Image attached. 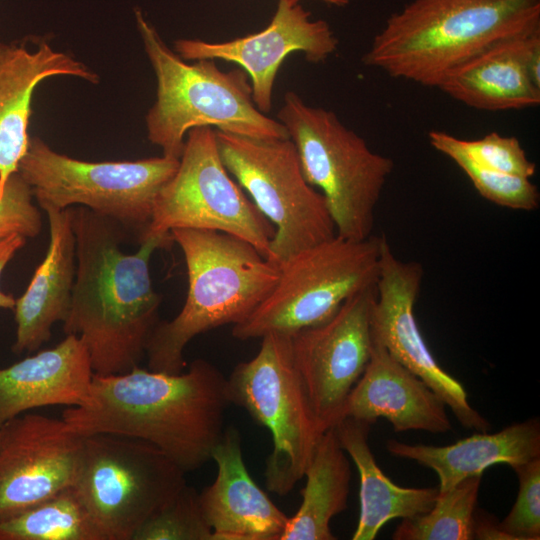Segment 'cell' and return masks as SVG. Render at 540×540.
<instances>
[{"mask_svg": "<svg viewBox=\"0 0 540 540\" xmlns=\"http://www.w3.org/2000/svg\"><path fill=\"white\" fill-rule=\"evenodd\" d=\"M230 404L227 378L197 359L177 374L139 366L93 373L85 403L66 408L62 419L80 436L113 433L149 442L188 473L212 459Z\"/></svg>", "mask_w": 540, "mask_h": 540, "instance_id": "1", "label": "cell"}, {"mask_svg": "<svg viewBox=\"0 0 540 540\" xmlns=\"http://www.w3.org/2000/svg\"><path fill=\"white\" fill-rule=\"evenodd\" d=\"M70 208L76 273L63 331L83 341L94 374L128 372L145 357L159 322L162 297L152 285L150 259L173 241L149 238L125 253L121 244L129 233L118 222L86 207Z\"/></svg>", "mask_w": 540, "mask_h": 540, "instance_id": "2", "label": "cell"}, {"mask_svg": "<svg viewBox=\"0 0 540 540\" xmlns=\"http://www.w3.org/2000/svg\"><path fill=\"white\" fill-rule=\"evenodd\" d=\"M537 29L540 0H412L387 18L362 62L437 88L476 54Z\"/></svg>", "mask_w": 540, "mask_h": 540, "instance_id": "3", "label": "cell"}, {"mask_svg": "<svg viewBox=\"0 0 540 540\" xmlns=\"http://www.w3.org/2000/svg\"><path fill=\"white\" fill-rule=\"evenodd\" d=\"M171 239L181 249L188 290L181 311L153 329L145 356L148 369L184 371V350L196 336L245 320L276 286L280 269L250 243L204 229L175 228Z\"/></svg>", "mask_w": 540, "mask_h": 540, "instance_id": "4", "label": "cell"}, {"mask_svg": "<svg viewBox=\"0 0 540 540\" xmlns=\"http://www.w3.org/2000/svg\"><path fill=\"white\" fill-rule=\"evenodd\" d=\"M137 29L156 77V99L146 117L148 140L162 155L179 159L187 133L196 127L253 139L289 138L285 127L257 109L243 69L222 71L215 60L188 63L135 10Z\"/></svg>", "mask_w": 540, "mask_h": 540, "instance_id": "5", "label": "cell"}, {"mask_svg": "<svg viewBox=\"0 0 540 540\" xmlns=\"http://www.w3.org/2000/svg\"><path fill=\"white\" fill-rule=\"evenodd\" d=\"M294 143L307 182L323 195L336 235L363 240L373 235L375 210L394 169L331 110L307 105L288 91L277 113Z\"/></svg>", "mask_w": 540, "mask_h": 540, "instance_id": "6", "label": "cell"}, {"mask_svg": "<svg viewBox=\"0 0 540 540\" xmlns=\"http://www.w3.org/2000/svg\"><path fill=\"white\" fill-rule=\"evenodd\" d=\"M179 159L89 162L53 150L30 137L17 171L42 209L82 206L118 222L140 243L157 195L175 174Z\"/></svg>", "mask_w": 540, "mask_h": 540, "instance_id": "7", "label": "cell"}, {"mask_svg": "<svg viewBox=\"0 0 540 540\" xmlns=\"http://www.w3.org/2000/svg\"><path fill=\"white\" fill-rule=\"evenodd\" d=\"M383 237L336 235L293 256L279 267L278 282L266 299L233 325V337L292 336L328 320L349 297L377 283Z\"/></svg>", "mask_w": 540, "mask_h": 540, "instance_id": "8", "label": "cell"}, {"mask_svg": "<svg viewBox=\"0 0 540 540\" xmlns=\"http://www.w3.org/2000/svg\"><path fill=\"white\" fill-rule=\"evenodd\" d=\"M185 474L149 442L95 433L83 436L72 487L107 540H133L187 484Z\"/></svg>", "mask_w": 540, "mask_h": 540, "instance_id": "9", "label": "cell"}, {"mask_svg": "<svg viewBox=\"0 0 540 540\" xmlns=\"http://www.w3.org/2000/svg\"><path fill=\"white\" fill-rule=\"evenodd\" d=\"M215 133L224 166L275 228L268 261L280 267L336 236L326 201L305 179L290 138Z\"/></svg>", "mask_w": 540, "mask_h": 540, "instance_id": "10", "label": "cell"}, {"mask_svg": "<svg viewBox=\"0 0 540 540\" xmlns=\"http://www.w3.org/2000/svg\"><path fill=\"white\" fill-rule=\"evenodd\" d=\"M257 354L227 378L231 404L268 429L273 449L266 460L267 488L289 494L304 477L322 431L296 371L291 336L269 333Z\"/></svg>", "mask_w": 540, "mask_h": 540, "instance_id": "11", "label": "cell"}, {"mask_svg": "<svg viewBox=\"0 0 540 540\" xmlns=\"http://www.w3.org/2000/svg\"><path fill=\"white\" fill-rule=\"evenodd\" d=\"M175 228L224 232L269 259L275 228L224 166L212 127L187 133L178 168L157 195L140 243L154 237L171 239Z\"/></svg>", "mask_w": 540, "mask_h": 540, "instance_id": "12", "label": "cell"}, {"mask_svg": "<svg viewBox=\"0 0 540 540\" xmlns=\"http://www.w3.org/2000/svg\"><path fill=\"white\" fill-rule=\"evenodd\" d=\"M376 284L349 297L328 320L291 336L293 362L322 432L344 418L347 398L372 352Z\"/></svg>", "mask_w": 540, "mask_h": 540, "instance_id": "13", "label": "cell"}, {"mask_svg": "<svg viewBox=\"0 0 540 540\" xmlns=\"http://www.w3.org/2000/svg\"><path fill=\"white\" fill-rule=\"evenodd\" d=\"M423 274L419 262L399 259L384 235L371 315L372 338L436 392L462 426L486 432L490 423L470 405L462 383L437 363L417 324L414 309Z\"/></svg>", "mask_w": 540, "mask_h": 540, "instance_id": "14", "label": "cell"}, {"mask_svg": "<svg viewBox=\"0 0 540 540\" xmlns=\"http://www.w3.org/2000/svg\"><path fill=\"white\" fill-rule=\"evenodd\" d=\"M83 436L63 419L23 413L0 426V521L73 485Z\"/></svg>", "mask_w": 540, "mask_h": 540, "instance_id": "15", "label": "cell"}, {"mask_svg": "<svg viewBox=\"0 0 540 540\" xmlns=\"http://www.w3.org/2000/svg\"><path fill=\"white\" fill-rule=\"evenodd\" d=\"M338 47L329 24L311 19L299 2L278 0L270 23L263 30L224 42L178 39L174 52L186 61L223 60L238 64L250 80L252 98L259 111L272 109L277 73L294 52H302L311 63L325 61Z\"/></svg>", "mask_w": 540, "mask_h": 540, "instance_id": "16", "label": "cell"}, {"mask_svg": "<svg viewBox=\"0 0 540 540\" xmlns=\"http://www.w3.org/2000/svg\"><path fill=\"white\" fill-rule=\"evenodd\" d=\"M540 29L500 41L445 75L438 89L485 111L540 104Z\"/></svg>", "mask_w": 540, "mask_h": 540, "instance_id": "17", "label": "cell"}, {"mask_svg": "<svg viewBox=\"0 0 540 540\" xmlns=\"http://www.w3.org/2000/svg\"><path fill=\"white\" fill-rule=\"evenodd\" d=\"M212 459L217 476L199 493L212 540H281L290 517L250 476L235 427L224 430Z\"/></svg>", "mask_w": 540, "mask_h": 540, "instance_id": "18", "label": "cell"}, {"mask_svg": "<svg viewBox=\"0 0 540 540\" xmlns=\"http://www.w3.org/2000/svg\"><path fill=\"white\" fill-rule=\"evenodd\" d=\"M55 76L99 81L88 66L55 50L45 39L34 49L25 43L0 41V197L28 148L34 90L43 80Z\"/></svg>", "mask_w": 540, "mask_h": 540, "instance_id": "19", "label": "cell"}, {"mask_svg": "<svg viewBox=\"0 0 540 540\" xmlns=\"http://www.w3.org/2000/svg\"><path fill=\"white\" fill-rule=\"evenodd\" d=\"M345 417L371 425L385 418L394 432L438 434L452 428L441 397L374 340L370 360L347 398Z\"/></svg>", "mask_w": 540, "mask_h": 540, "instance_id": "20", "label": "cell"}, {"mask_svg": "<svg viewBox=\"0 0 540 540\" xmlns=\"http://www.w3.org/2000/svg\"><path fill=\"white\" fill-rule=\"evenodd\" d=\"M88 351L76 335L0 369V426L35 408L85 403L92 381Z\"/></svg>", "mask_w": 540, "mask_h": 540, "instance_id": "21", "label": "cell"}, {"mask_svg": "<svg viewBox=\"0 0 540 540\" xmlns=\"http://www.w3.org/2000/svg\"><path fill=\"white\" fill-rule=\"evenodd\" d=\"M49 223V245L23 295L15 302V354L33 352L51 337L56 322L68 316L76 273V246L71 208L43 209Z\"/></svg>", "mask_w": 540, "mask_h": 540, "instance_id": "22", "label": "cell"}, {"mask_svg": "<svg viewBox=\"0 0 540 540\" xmlns=\"http://www.w3.org/2000/svg\"><path fill=\"white\" fill-rule=\"evenodd\" d=\"M387 451L435 471L439 492L462 480L483 475L486 468L507 464L511 468L540 457V421L531 418L513 423L496 433L480 432L446 446L407 444L388 440Z\"/></svg>", "mask_w": 540, "mask_h": 540, "instance_id": "23", "label": "cell"}, {"mask_svg": "<svg viewBox=\"0 0 540 540\" xmlns=\"http://www.w3.org/2000/svg\"><path fill=\"white\" fill-rule=\"evenodd\" d=\"M370 427V423L351 417L343 418L334 427L360 476V514L353 540H373L389 521L428 512L439 493L438 487L406 488L392 482L379 468L370 449Z\"/></svg>", "mask_w": 540, "mask_h": 540, "instance_id": "24", "label": "cell"}, {"mask_svg": "<svg viewBox=\"0 0 540 540\" xmlns=\"http://www.w3.org/2000/svg\"><path fill=\"white\" fill-rule=\"evenodd\" d=\"M302 502L281 540H334L332 518L347 508L351 469L335 428L324 431L305 470Z\"/></svg>", "mask_w": 540, "mask_h": 540, "instance_id": "25", "label": "cell"}, {"mask_svg": "<svg viewBox=\"0 0 540 540\" xmlns=\"http://www.w3.org/2000/svg\"><path fill=\"white\" fill-rule=\"evenodd\" d=\"M0 540H107L72 486L0 521Z\"/></svg>", "mask_w": 540, "mask_h": 540, "instance_id": "26", "label": "cell"}, {"mask_svg": "<svg viewBox=\"0 0 540 540\" xmlns=\"http://www.w3.org/2000/svg\"><path fill=\"white\" fill-rule=\"evenodd\" d=\"M482 475L468 477L451 489L439 492L432 508L421 515L402 519L394 540L474 539L475 508Z\"/></svg>", "mask_w": 540, "mask_h": 540, "instance_id": "27", "label": "cell"}, {"mask_svg": "<svg viewBox=\"0 0 540 540\" xmlns=\"http://www.w3.org/2000/svg\"><path fill=\"white\" fill-rule=\"evenodd\" d=\"M428 138L431 146L450 158L486 200L513 210L532 211L538 208L539 190L529 178L498 172L478 164L465 153L459 138L444 131L432 130Z\"/></svg>", "mask_w": 540, "mask_h": 540, "instance_id": "28", "label": "cell"}, {"mask_svg": "<svg viewBox=\"0 0 540 540\" xmlns=\"http://www.w3.org/2000/svg\"><path fill=\"white\" fill-rule=\"evenodd\" d=\"M133 540H212L199 493L186 484L142 525Z\"/></svg>", "mask_w": 540, "mask_h": 540, "instance_id": "29", "label": "cell"}, {"mask_svg": "<svg viewBox=\"0 0 540 540\" xmlns=\"http://www.w3.org/2000/svg\"><path fill=\"white\" fill-rule=\"evenodd\" d=\"M518 477V494L499 528L512 540L540 539V457L512 467Z\"/></svg>", "mask_w": 540, "mask_h": 540, "instance_id": "30", "label": "cell"}, {"mask_svg": "<svg viewBox=\"0 0 540 540\" xmlns=\"http://www.w3.org/2000/svg\"><path fill=\"white\" fill-rule=\"evenodd\" d=\"M459 142L465 153L484 167L529 179L535 174V163L516 137L491 132L479 139Z\"/></svg>", "mask_w": 540, "mask_h": 540, "instance_id": "31", "label": "cell"}, {"mask_svg": "<svg viewBox=\"0 0 540 540\" xmlns=\"http://www.w3.org/2000/svg\"><path fill=\"white\" fill-rule=\"evenodd\" d=\"M33 198L32 188L20 173L11 174L0 197V239L11 235L34 238L40 233L42 218Z\"/></svg>", "mask_w": 540, "mask_h": 540, "instance_id": "32", "label": "cell"}, {"mask_svg": "<svg viewBox=\"0 0 540 540\" xmlns=\"http://www.w3.org/2000/svg\"><path fill=\"white\" fill-rule=\"evenodd\" d=\"M26 242V238L21 235H11L0 239V278L4 268L13 258L16 252L21 249ZM16 299L12 295L0 290V308L14 309Z\"/></svg>", "mask_w": 540, "mask_h": 540, "instance_id": "33", "label": "cell"}, {"mask_svg": "<svg viewBox=\"0 0 540 540\" xmlns=\"http://www.w3.org/2000/svg\"><path fill=\"white\" fill-rule=\"evenodd\" d=\"M474 539H504L512 540L498 525V522L488 517L479 518L475 514Z\"/></svg>", "mask_w": 540, "mask_h": 540, "instance_id": "34", "label": "cell"}, {"mask_svg": "<svg viewBox=\"0 0 540 540\" xmlns=\"http://www.w3.org/2000/svg\"><path fill=\"white\" fill-rule=\"evenodd\" d=\"M292 2H300L301 0H289ZM326 4L337 6V7H344L349 5L353 0H320Z\"/></svg>", "mask_w": 540, "mask_h": 540, "instance_id": "35", "label": "cell"}]
</instances>
